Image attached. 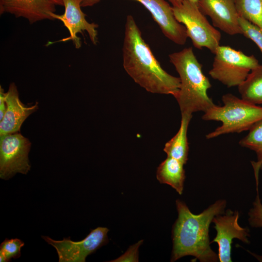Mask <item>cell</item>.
Returning a JSON list of instances; mask_svg holds the SVG:
<instances>
[{
    "mask_svg": "<svg viewBox=\"0 0 262 262\" xmlns=\"http://www.w3.org/2000/svg\"><path fill=\"white\" fill-rule=\"evenodd\" d=\"M52 0H0V14L10 13L22 17L30 24L45 20H53L51 13L56 11Z\"/></svg>",
    "mask_w": 262,
    "mask_h": 262,
    "instance_id": "13",
    "label": "cell"
},
{
    "mask_svg": "<svg viewBox=\"0 0 262 262\" xmlns=\"http://www.w3.org/2000/svg\"><path fill=\"white\" fill-rule=\"evenodd\" d=\"M176 204L178 215L172 229L171 261L187 256H194L200 262L219 261L218 254L210 246L209 227L215 216L225 212L226 201L219 199L197 214L180 199Z\"/></svg>",
    "mask_w": 262,
    "mask_h": 262,
    "instance_id": "2",
    "label": "cell"
},
{
    "mask_svg": "<svg viewBox=\"0 0 262 262\" xmlns=\"http://www.w3.org/2000/svg\"><path fill=\"white\" fill-rule=\"evenodd\" d=\"M243 147L254 151L257 161L251 162L254 173H259L262 170V120L255 124L249 130L248 134L239 141Z\"/></svg>",
    "mask_w": 262,
    "mask_h": 262,
    "instance_id": "18",
    "label": "cell"
},
{
    "mask_svg": "<svg viewBox=\"0 0 262 262\" xmlns=\"http://www.w3.org/2000/svg\"><path fill=\"white\" fill-rule=\"evenodd\" d=\"M56 5L64 6L63 0H52Z\"/></svg>",
    "mask_w": 262,
    "mask_h": 262,
    "instance_id": "26",
    "label": "cell"
},
{
    "mask_svg": "<svg viewBox=\"0 0 262 262\" xmlns=\"http://www.w3.org/2000/svg\"><path fill=\"white\" fill-rule=\"evenodd\" d=\"M192 115L182 114L180 129L170 140L164 145V151L167 156L177 159L184 164L188 160L189 146L187 131Z\"/></svg>",
    "mask_w": 262,
    "mask_h": 262,
    "instance_id": "16",
    "label": "cell"
},
{
    "mask_svg": "<svg viewBox=\"0 0 262 262\" xmlns=\"http://www.w3.org/2000/svg\"><path fill=\"white\" fill-rule=\"evenodd\" d=\"M257 196L248 212V222L252 227L262 228V203L259 194V177H256Z\"/></svg>",
    "mask_w": 262,
    "mask_h": 262,
    "instance_id": "22",
    "label": "cell"
},
{
    "mask_svg": "<svg viewBox=\"0 0 262 262\" xmlns=\"http://www.w3.org/2000/svg\"><path fill=\"white\" fill-rule=\"evenodd\" d=\"M214 54L209 74L228 87L238 86L260 65L253 55H247L229 46L220 45Z\"/></svg>",
    "mask_w": 262,
    "mask_h": 262,
    "instance_id": "5",
    "label": "cell"
},
{
    "mask_svg": "<svg viewBox=\"0 0 262 262\" xmlns=\"http://www.w3.org/2000/svg\"><path fill=\"white\" fill-rule=\"evenodd\" d=\"M184 164L174 158L167 157L158 166L156 177L161 183L166 184L179 195L183 193L185 179Z\"/></svg>",
    "mask_w": 262,
    "mask_h": 262,
    "instance_id": "15",
    "label": "cell"
},
{
    "mask_svg": "<svg viewBox=\"0 0 262 262\" xmlns=\"http://www.w3.org/2000/svg\"><path fill=\"white\" fill-rule=\"evenodd\" d=\"M170 62L179 75L180 87L174 96L182 114L192 115L205 112L215 104L208 96L211 86L208 78L203 74L202 66L195 56L192 47L169 55Z\"/></svg>",
    "mask_w": 262,
    "mask_h": 262,
    "instance_id": "3",
    "label": "cell"
},
{
    "mask_svg": "<svg viewBox=\"0 0 262 262\" xmlns=\"http://www.w3.org/2000/svg\"><path fill=\"white\" fill-rule=\"evenodd\" d=\"M6 110L0 122V136L19 132L24 121L38 108V102L34 105H24L19 98L17 87L11 83L6 92Z\"/></svg>",
    "mask_w": 262,
    "mask_h": 262,
    "instance_id": "14",
    "label": "cell"
},
{
    "mask_svg": "<svg viewBox=\"0 0 262 262\" xmlns=\"http://www.w3.org/2000/svg\"><path fill=\"white\" fill-rule=\"evenodd\" d=\"M122 58L127 73L147 91L174 97L179 91L180 78L169 74L163 68L130 15L127 16L125 25Z\"/></svg>",
    "mask_w": 262,
    "mask_h": 262,
    "instance_id": "1",
    "label": "cell"
},
{
    "mask_svg": "<svg viewBox=\"0 0 262 262\" xmlns=\"http://www.w3.org/2000/svg\"><path fill=\"white\" fill-rule=\"evenodd\" d=\"M81 7H89L101 0H81ZM140 3L151 14L163 33L179 45L185 44L188 38L185 26L175 18L173 7L165 0H134Z\"/></svg>",
    "mask_w": 262,
    "mask_h": 262,
    "instance_id": "9",
    "label": "cell"
},
{
    "mask_svg": "<svg viewBox=\"0 0 262 262\" xmlns=\"http://www.w3.org/2000/svg\"><path fill=\"white\" fill-rule=\"evenodd\" d=\"M239 23L242 34L254 42L262 54V30L241 16L239 18Z\"/></svg>",
    "mask_w": 262,
    "mask_h": 262,
    "instance_id": "21",
    "label": "cell"
},
{
    "mask_svg": "<svg viewBox=\"0 0 262 262\" xmlns=\"http://www.w3.org/2000/svg\"><path fill=\"white\" fill-rule=\"evenodd\" d=\"M173 11L176 20L186 28L193 46L199 49L206 48L214 54L220 46L221 33L209 23L197 3L184 0L173 7Z\"/></svg>",
    "mask_w": 262,
    "mask_h": 262,
    "instance_id": "6",
    "label": "cell"
},
{
    "mask_svg": "<svg viewBox=\"0 0 262 262\" xmlns=\"http://www.w3.org/2000/svg\"><path fill=\"white\" fill-rule=\"evenodd\" d=\"M197 5L214 27L229 35L242 34L236 0H198Z\"/></svg>",
    "mask_w": 262,
    "mask_h": 262,
    "instance_id": "12",
    "label": "cell"
},
{
    "mask_svg": "<svg viewBox=\"0 0 262 262\" xmlns=\"http://www.w3.org/2000/svg\"><path fill=\"white\" fill-rule=\"evenodd\" d=\"M240 16L262 30V0H236Z\"/></svg>",
    "mask_w": 262,
    "mask_h": 262,
    "instance_id": "19",
    "label": "cell"
},
{
    "mask_svg": "<svg viewBox=\"0 0 262 262\" xmlns=\"http://www.w3.org/2000/svg\"><path fill=\"white\" fill-rule=\"evenodd\" d=\"M184 0H168L172 7L178 6L180 5ZM191 1L197 3L198 0H189Z\"/></svg>",
    "mask_w": 262,
    "mask_h": 262,
    "instance_id": "25",
    "label": "cell"
},
{
    "mask_svg": "<svg viewBox=\"0 0 262 262\" xmlns=\"http://www.w3.org/2000/svg\"><path fill=\"white\" fill-rule=\"evenodd\" d=\"M238 87L242 99L254 104H262V65L252 70Z\"/></svg>",
    "mask_w": 262,
    "mask_h": 262,
    "instance_id": "17",
    "label": "cell"
},
{
    "mask_svg": "<svg viewBox=\"0 0 262 262\" xmlns=\"http://www.w3.org/2000/svg\"><path fill=\"white\" fill-rule=\"evenodd\" d=\"M63 2L65 12L63 15H57L54 13L50 14L53 19L61 21L69 31L70 36L60 41L72 40L75 48L78 49L81 48L82 42L77 34L85 31L93 44L96 45L98 42L97 28L98 25L86 20V15L81 9V0H63Z\"/></svg>",
    "mask_w": 262,
    "mask_h": 262,
    "instance_id": "11",
    "label": "cell"
},
{
    "mask_svg": "<svg viewBox=\"0 0 262 262\" xmlns=\"http://www.w3.org/2000/svg\"><path fill=\"white\" fill-rule=\"evenodd\" d=\"M24 245V242L18 238L5 239L0 245V262H8L12 258H19L21 248Z\"/></svg>",
    "mask_w": 262,
    "mask_h": 262,
    "instance_id": "20",
    "label": "cell"
},
{
    "mask_svg": "<svg viewBox=\"0 0 262 262\" xmlns=\"http://www.w3.org/2000/svg\"><path fill=\"white\" fill-rule=\"evenodd\" d=\"M108 231L107 228L98 227L91 230L84 239L78 242L71 240L70 237L60 241L46 236H42V238L55 248L59 262H84L87 256L107 244Z\"/></svg>",
    "mask_w": 262,
    "mask_h": 262,
    "instance_id": "8",
    "label": "cell"
},
{
    "mask_svg": "<svg viewBox=\"0 0 262 262\" xmlns=\"http://www.w3.org/2000/svg\"><path fill=\"white\" fill-rule=\"evenodd\" d=\"M6 93L4 89L0 86V122L2 120L6 110V102L5 100Z\"/></svg>",
    "mask_w": 262,
    "mask_h": 262,
    "instance_id": "24",
    "label": "cell"
},
{
    "mask_svg": "<svg viewBox=\"0 0 262 262\" xmlns=\"http://www.w3.org/2000/svg\"><path fill=\"white\" fill-rule=\"evenodd\" d=\"M31 143L17 132L0 136V178L5 180L16 173L27 174L31 168L28 155Z\"/></svg>",
    "mask_w": 262,
    "mask_h": 262,
    "instance_id": "7",
    "label": "cell"
},
{
    "mask_svg": "<svg viewBox=\"0 0 262 262\" xmlns=\"http://www.w3.org/2000/svg\"><path fill=\"white\" fill-rule=\"evenodd\" d=\"M223 105L214 104L204 112V120L220 121L222 125L206 135L208 139L229 133L248 130L262 120V107L252 104L230 94L222 97Z\"/></svg>",
    "mask_w": 262,
    "mask_h": 262,
    "instance_id": "4",
    "label": "cell"
},
{
    "mask_svg": "<svg viewBox=\"0 0 262 262\" xmlns=\"http://www.w3.org/2000/svg\"><path fill=\"white\" fill-rule=\"evenodd\" d=\"M142 242L143 240H141L130 246L124 254L111 262H138V249Z\"/></svg>",
    "mask_w": 262,
    "mask_h": 262,
    "instance_id": "23",
    "label": "cell"
},
{
    "mask_svg": "<svg viewBox=\"0 0 262 262\" xmlns=\"http://www.w3.org/2000/svg\"><path fill=\"white\" fill-rule=\"evenodd\" d=\"M239 213L228 209L224 215L215 216L212 222L216 234L211 243L215 242L218 246V258L220 262H231V244L233 239H238L246 244L249 243V231L238 223Z\"/></svg>",
    "mask_w": 262,
    "mask_h": 262,
    "instance_id": "10",
    "label": "cell"
}]
</instances>
